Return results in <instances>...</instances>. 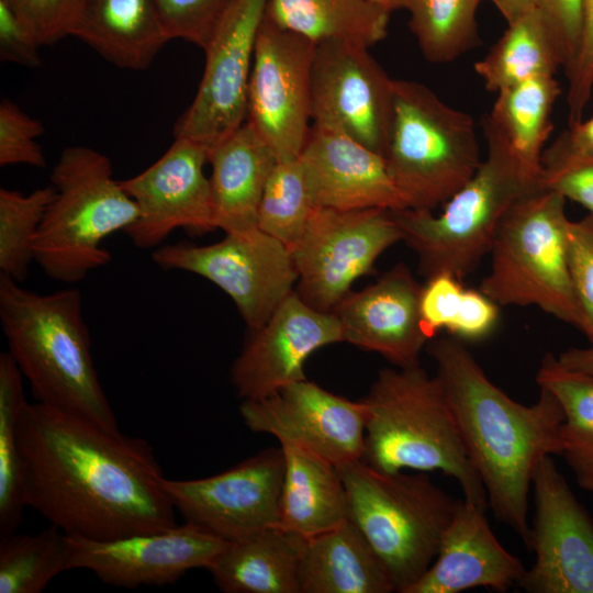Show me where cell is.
Instances as JSON below:
<instances>
[{
	"label": "cell",
	"instance_id": "obj_1",
	"mask_svg": "<svg viewBox=\"0 0 593 593\" xmlns=\"http://www.w3.org/2000/svg\"><path fill=\"white\" fill-rule=\"evenodd\" d=\"M16 430L24 502L65 534L108 540L178 525L145 439L40 402Z\"/></svg>",
	"mask_w": 593,
	"mask_h": 593
},
{
	"label": "cell",
	"instance_id": "obj_2",
	"mask_svg": "<svg viewBox=\"0 0 593 593\" xmlns=\"http://www.w3.org/2000/svg\"><path fill=\"white\" fill-rule=\"evenodd\" d=\"M426 349L482 480L488 506L527 547L535 469L544 457L561 455L564 414L559 401L544 388L532 405L513 400L486 377L465 343L450 335L432 338Z\"/></svg>",
	"mask_w": 593,
	"mask_h": 593
},
{
	"label": "cell",
	"instance_id": "obj_3",
	"mask_svg": "<svg viewBox=\"0 0 593 593\" xmlns=\"http://www.w3.org/2000/svg\"><path fill=\"white\" fill-rule=\"evenodd\" d=\"M0 322L37 402L120 430L96 370L78 289L37 293L0 273Z\"/></svg>",
	"mask_w": 593,
	"mask_h": 593
},
{
	"label": "cell",
	"instance_id": "obj_4",
	"mask_svg": "<svg viewBox=\"0 0 593 593\" xmlns=\"http://www.w3.org/2000/svg\"><path fill=\"white\" fill-rule=\"evenodd\" d=\"M365 406L361 460L381 472L439 470L458 481L463 499L488 507L443 385L421 365L379 371Z\"/></svg>",
	"mask_w": 593,
	"mask_h": 593
},
{
	"label": "cell",
	"instance_id": "obj_5",
	"mask_svg": "<svg viewBox=\"0 0 593 593\" xmlns=\"http://www.w3.org/2000/svg\"><path fill=\"white\" fill-rule=\"evenodd\" d=\"M55 197L34 243V261L51 279L75 284L112 257L105 238L125 232L138 208L114 179L111 160L88 146L66 147L51 172Z\"/></svg>",
	"mask_w": 593,
	"mask_h": 593
},
{
	"label": "cell",
	"instance_id": "obj_6",
	"mask_svg": "<svg viewBox=\"0 0 593 593\" xmlns=\"http://www.w3.org/2000/svg\"><path fill=\"white\" fill-rule=\"evenodd\" d=\"M488 153L473 177L438 214L412 209L393 210L402 240L415 251L418 272L426 279L448 272L462 280L490 253L496 230L512 205L542 189L511 150L483 130Z\"/></svg>",
	"mask_w": 593,
	"mask_h": 593
},
{
	"label": "cell",
	"instance_id": "obj_7",
	"mask_svg": "<svg viewBox=\"0 0 593 593\" xmlns=\"http://www.w3.org/2000/svg\"><path fill=\"white\" fill-rule=\"evenodd\" d=\"M349 519L383 562L394 592L409 593L436 558L458 499L424 471L381 472L361 459L337 466Z\"/></svg>",
	"mask_w": 593,
	"mask_h": 593
},
{
	"label": "cell",
	"instance_id": "obj_8",
	"mask_svg": "<svg viewBox=\"0 0 593 593\" xmlns=\"http://www.w3.org/2000/svg\"><path fill=\"white\" fill-rule=\"evenodd\" d=\"M564 205L561 194L545 188L516 201L496 230L491 269L479 289L500 306H537L581 331Z\"/></svg>",
	"mask_w": 593,
	"mask_h": 593
},
{
	"label": "cell",
	"instance_id": "obj_9",
	"mask_svg": "<svg viewBox=\"0 0 593 593\" xmlns=\"http://www.w3.org/2000/svg\"><path fill=\"white\" fill-rule=\"evenodd\" d=\"M393 96L388 171L409 209L434 212L482 163L474 121L417 81L393 79Z\"/></svg>",
	"mask_w": 593,
	"mask_h": 593
},
{
	"label": "cell",
	"instance_id": "obj_10",
	"mask_svg": "<svg viewBox=\"0 0 593 593\" xmlns=\"http://www.w3.org/2000/svg\"><path fill=\"white\" fill-rule=\"evenodd\" d=\"M152 259L163 270L211 281L231 298L249 331L269 320L298 281L291 250L259 228L225 233L209 245L163 244L153 250Z\"/></svg>",
	"mask_w": 593,
	"mask_h": 593
},
{
	"label": "cell",
	"instance_id": "obj_11",
	"mask_svg": "<svg viewBox=\"0 0 593 593\" xmlns=\"http://www.w3.org/2000/svg\"><path fill=\"white\" fill-rule=\"evenodd\" d=\"M402 240L391 210L316 208L291 249L295 292L310 306L332 313L353 283L372 271L378 257Z\"/></svg>",
	"mask_w": 593,
	"mask_h": 593
},
{
	"label": "cell",
	"instance_id": "obj_12",
	"mask_svg": "<svg viewBox=\"0 0 593 593\" xmlns=\"http://www.w3.org/2000/svg\"><path fill=\"white\" fill-rule=\"evenodd\" d=\"M267 0H233L206 46L197 93L177 120L174 136L208 150L247 121L248 88Z\"/></svg>",
	"mask_w": 593,
	"mask_h": 593
},
{
	"label": "cell",
	"instance_id": "obj_13",
	"mask_svg": "<svg viewBox=\"0 0 593 593\" xmlns=\"http://www.w3.org/2000/svg\"><path fill=\"white\" fill-rule=\"evenodd\" d=\"M313 125L342 133L384 157L394 118L393 79L369 48L316 43L311 72Z\"/></svg>",
	"mask_w": 593,
	"mask_h": 593
},
{
	"label": "cell",
	"instance_id": "obj_14",
	"mask_svg": "<svg viewBox=\"0 0 593 593\" xmlns=\"http://www.w3.org/2000/svg\"><path fill=\"white\" fill-rule=\"evenodd\" d=\"M316 43L262 20L248 88L247 123L278 161L299 158L311 131V72Z\"/></svg>",
	"mask_w": 593,
	"mask_h": 593
},
{
	"label": "cell",
	"instance_id": "obj_15",
	"mask_svg": "<svg viewBox=\"0 0 593 593\" xmlns=\"http://www.w3.org/2000/svg\"><path fill=\"white\" fill-rule=\"evenodd\" d=\"M284 466L281 446L270 447L221 473L164 486L184 523L231 542L277 525Z\"/></svg>",
	"mask_w": 593,
	"mask_h": 593
},
{
	"label": "cell",
	"instance_id": "obj_16",
	"mask_svg": "<svg viewBox=\"0 0 593 593\" xmlns=\"http://www.w3.org/2000/svg\"><path fill=\"white\" fill-rule=\"evenodd\" d=\"M527 548L535 560L518 582L528 593H593V519L552 456L537 465Z\"/></svg>",
	"mask_w": 593,
	"mask_h": 593
},
{
	"label": "cell",
	"instance_id": "obj_17",
	"mask_svg": "<svg viewBox=\"0 0 593 593\" xmlns=\"http://www.w3.org/2000/svg\"><path fill=\"white\" fill-rule=\"evenodd\" d=\"M209 150L176 137L171 146L142 172L120 180L138 208L124 233L141 249H155L176 230L203 235L216 230L210 178L204 174Z\"/></svg>",
	"mask_w": 593,
	"mask_h": 593
},
{
	"label": "cell",
	"instance_id": "obj_18",
	"mask_svg": "<svg viewBox=\"0 0 593 593\" xmlns=\"http://www.w3.org/2000/svg\"><path fill=\"white\" fill-rule=\"evenodd\" d=\"M239 414L254 433L275 436L338 466L361 459L365 406L307 379L257 400H243Z\"/></svg>",
	"mask_w": 593,
	"mask_h": 593
},
{
	"label": "cell",
	"instance_id": "obj_19",
	"mask_svg": "<svg viewBox=\"0 0 593 593\" xmlns=\"http://www.w3.org/2000/svg\"><path fill=\"white\" fill-rule=\"evenodd\" d=\"M68 568L85 569L118 588L165 585L191 569H209L227 541L184 523L108 540L67 535Z\"/></svg>",
	"mask_w": 593,
	"mask_h": 593
},
{
	"label": "cell",
	"instance_id": "obj_20",
	"mask_svg": "<svg viewBox=\"0 0 593 593\" xmlns=\"http://www.w3.org/2000/svg\"><path fill=\"white\" fill-rule=\"evenodd\" d=\"M249 332L230 370L242 401L266 398L306 379L307 358L320 348L344 342L336 315L310 306L295 290L261 327Z\"/></svg>",
	"mask_w": 593,
	"mask_h": 593
},
{
	"label": "cell",
	"instance_id": "obj_21",
	"mask_svg": "<svg viewBox=\"0 0 593 593\" xmlns=\"http://www.w3.org/2000/svg\"><path fill=\"white\" fill-rule=\"evenodd\" d=\"M423 286L399 262L374 283L350 291L334 309L344 342L378 353L399 368L419 365L430 340L419 311Z\"/></svg>",
	"mask_w": 593,
	"mask_h": 593
},
{
	"label": "cell",
	"instance_id": "obj_22",
	"mask_svg": "<svg viewBox=\"0 0 593 593\" xmlns=\"http://www.w3.org/2000/svg\"><path fill=\"white\" fill-rule=\"evenodd\" d=\"M300 160L317 208H407L388 171L385 158L342 133L313 125Z\"/></svg>",
	"mask_w": 593,
	"mask_h": 593
},
{
	"label": "cell",
	"instance_id": "obj_23",
	"mask_svg": "<svg viewBox=\"0 0 593 593\" xmlns=\"http://www.w3.org/2000/svg\"><path fill=\"white\" fill-rule=\"evenodd\" d=\"M485 510L458 499L435 560L409 593H459L475 588L506 592L518 584L526 569L496 539Z\"/></svg>",
	"mask_w": 593,
	"mask_h": 593
},
{
	"label": "cell",
	"instance_id": "obj_24",
	"mask_svg": "<svg viewBox=\"0 0 593 593\" xmlns=\"http://www.w3.org/2000/svg\"><path fill=\"white\" fill-rule=\"evenodd\" d=\"M277 161L247 122L209 150L216 228L224 233L258 228L259 204Z\"/></svg>",
	"mask_w": 593,
	"mask_h": 593
},
{
	"label": "cell",
	"instance_id": "obj_25",
	"mask_svg": "<svg viewBox=\"0 0 593 593\" xmlns=\"http://www.w3.org/2000/svg\"><path fill=\"white\" fill-rule=\"evenodd\" d=\"M280 446L286 466L276 526L307 539L348 519L347 493L337 466L299 446Z\"/></svg>",
	"mask_w": 593,
	"mask_h": 593
},
{
	"label": "cell",
	"instance_id": "obj_26",
	"mask_svg": "<svg viewBox=\"0 0 593 593\" xmlns=\"http://www.w3.org/2000/svg\"><path fill=\"white\" fill-rule=\"evenodd\" d=\"M306 538L271 526L227 542L208 569L224 593H300Z\"/></svg>",
	"mask_w": 593,
	"mask_h": 593
},
{
	"label": "cell",
	"instance_id": "obj_27",
	"mask_svg": "<svg viewBox=\"0 0 593 593\" xmlns=\"http://www.w3.org/2000/svg\"><path fill=\"white\" fill-rule=\"evenodd\" d=\"M391 578L351 519L306 539L300 593H390Z\"/></svg>",
	"mask_w": 593,
	"mask_h": 593
},
{
	"label": "cell",
	"instance_id": "obj_28",
	"mask_svg": "<svg viewBox=\"0 0 593 593\" xmlns=\"http://www.w3.org/2000/svg\"><path fill=\"white\" fill-rule=\"evenodd\" d=\"M71 36L131 70L149 67L169 41L155 0H87Z\"/></svg>",
	"mask_w": 593,
	"mask_h": 593
},
{
	"label": "cell",
	"instance_id": "obj_29",
	"mask_svg": "<svg viewBox=\"0 0 593 593\" xmlns=\"http://www.w3.org/2000/svg\"><path fill=\"white\" fill-rule=\"evenodd\" d=\"M561 93L555 76L528 79L497 92L482 127L493 133L533 176L541 177V155L553 130L551 114Z\"/></svg>",
	"mask_w": 593,
	"mask_h": 593
},
{
	"label": "cell",
	"instance_id": "obj_30",
	"mask_svg": "<svg viewBox=\"0 0 593 593\" xmlns=\"http://www.w3.org/2000/svg\"><path fill=\"white\" fill-rule=\"evenodd\" d=\"M390 14L367 0H267L265 19L314 43L371 47L388 34Z\"/></svg>",
	"mask_w": 593,
	"mask_h": 593
},
{
	"label": "cell",
	"instance_id": "obj_31",
	"mask_svg": "<svg viewBox=\"0 0 593 593\" xmlns=\"http://www.w3.org/2000/svg\"><path fill=\"white\" fill-rule=\"evenodd\" d=\"M536 382L559 401L564 414L560 429L561 455L578 485L593 493V376L567 369L557 357L546 354Z\"/></svg>",
	"mask_w": 593,
	"mask_h": 593
},
{
	"label": "cell",
	"instance_id": "obj_32",
	"mask_svg": "<svg viewBox=\"0 0 593 593\" xmlns=\"http://www.w3.org/2000/svg\"><path fill=\"white\" fill-rule=\"evenodd\" d=\"M561 66L553 41L535 9L507 29L473 68L491 92L532 78L555 76Z\"/></svg>",
	"mask_w": 593,
	"mask_h": 593
},
{
	"label": "cell",
	"instance_id": "obj_33",
	"mask_svg": "<svg viewBox=\"0 0 593 593\" xmlns=\"http://www.w3.org/2000/svg\"><path fill=\"white\" fill-rule=\"evenodd\" d=\"M22 373L8 351L0 355V537L20 525L26 504L18 421L27 403Z\"/></svg>",
	"mask_w": 593,
	"mask_h": 593
},
{
	"label": "cell",
	"instance_id": "obj_34",
	"mask_svg": "<svg viewBox=\"0 0 593 593\" xmlns=\"http://www.w3.org/2000/svg\"><path fill=\"white\" fill-rule=\"evenodd\" d=\"M0 593H41L68 571L66 534L51 524L35 535L0 537Z\"/></svg>",
	"mask_w": 593,
	"mask_h": 593
},
{
	"label": "cell",
	"instance_id": "obj_35",
	"mask_svg": "<svg viewBox=\"0 0 593 593\" xmlns=\"http://www.w3.org/2000/svg\"><path fill=\"white\" fill-rule=\"evenodd\" d=\"M482 0H409V26L430 63L446 64L474 48L480 40L477 9Z\"/></svg>",
	"mask_w": 593,
	"mask_h": 593
},
{
	"label": "cell",
	"instance_id": "obj_36",
	"mask_svg": "<svg viewBox=\"0 0 593 593\" xmlns=\"http://www.w3.org/2000/svg\"><path fill=\"white\" fill-rule=\"evenodd\" d=\"M316 208L300 157L277 161L261 197L257 226L291 250Z\"/></svg>",
	"mask_w": 593,
	"mask_h": 593
},
{
	"label": "cell",
	"instance_id": "obj_37",
	"mask_svg": "<svg viewBox=\"0 0 593 593\" xmlns=\"http://www.w3.org/2000/svg\"><path fill=\"white\" fill-rule=\"evenodd\" d=\"M55 188L23 194L0 189V273L22 283L34 261V243Z\"/></svg>",
	"mask_w": 593,
	"mask_h": 593
},
{
	"label": "cell",
	"instance_id": "obj_38",
	"mask_svg": "<svg viewBox=\"0 0 593 593\" xmlns=\"http://www.w3.org/2000/svg\"><path fill=\"white\" fill-rule=\"evenodd\" d=\"M233 0H155L170 40H184L202 49Z\"/></svg>",
	"mask_w": 593,
	"mask_h": 593
},
{
	"label": "cell",
	"instance_id": "obj_39",
	"mask_svg": "<svg viewBox=\"0 0 593 593\" xmlns=\"http://www.w3.org/2000/svg\"><path fill=\"white\" fill-rule=\"evenodd\" d=\"M44 133L41 121L31 118L8 99L0 102V166L46 167L36 138Z\"/></svg>",
	"mask_w": 593,
	"mask_h": 593
},
{
	"label": "cell",
	"instance_id": "obj_40",
	"mask_svg": "<svg viewBox=\"0 0 593 593\" xmlns=\"http://www.w3.org/2000/svg\"><path fill=\"white\" fill-rule=\"evenodd\" d=\"M568 257L571 280L582 315L581 333L593 343V215L570 221Z\"/></svg>",
	"mask_w": 593,
	"mask_h": 593
},
{
	"label": "cell",
	"instance_id": "obj_41",
	"mask_svg": "<svg viewBox=\"0 0 593 593\" xmlns=\"http://www.w3.org/2000/svg\"><path fill=\"white\" fill-rule=\"evenodd\" d=\"M41 45L72 35L87 0H8Z\"/></svg>",
	"mask_w": 593,
	"mask_h": 593
},
{
	"label": "cell",
	"instance_id": "obj_42",
	"mask_svg": "<svg viewBox=\"0 0 593 593\" xmlns=\"http://www.w3.org/2000/svg\"><path fill=\"white\" fill-rule=\"evenodd\" d=\"M585 0H536V10L557 48L566 74L577 58L584 19Z\"/></svg>",
	"mask_w": 593,
	"mask_h": 593
},
{
	"label": "cell",
	"instance_id": "obj_43",
	"mask_svg": "<svg viewBox=\"0 0 593 593\" xmlns=\"http://www.w3.org/2000/svg\"><path fill=\"white\" fill-rule=\"evenodd\" d=\"M545 189L570 199L593 215V157H563L541 161Z\"/></svg>",
	"mask_w": 593,
	"mask_h": 593
},
{
	"label": "cell",
	"instance_id": "obj_44",
	"mask_svg": "<svg viewBox=\"0 0 593 593\" xmlns=\"http://www.w3.org/2000/svg\"><path fill=\"white\" fill-rule=\"evenodd\" d=\"M465 287L461 280L448 272L426 279L422 288L419 311L424 331L429 339L440 329H448L459 310Z\"/></svg>",
	"mask_w": 593,
	"mask_h": 593
},
{
	"label": "cell",
	"instance_id": "obj_45",
	"mask_svg": "<svg viewBox=\"0 0 593 593\" xmlns=\"http://www.w3.org/2000/svg\"><path fill=\"white\" fill-rule=\"evenodd\" d=\"M568 78L567 104L569 123L582 120L593 89V0L584 2L581 43Z\"/></svg>",
	"mask_w": 593,
	"mask_h": 593
},
{
	"label": "cell",
	"instance_id": "obj_46",
	"mask_svg": "<svg viewBox=\"0 0 593 593\" xmlns=\"http://www.w3.org/2000/svg\"><path fill=\"white\" fill-rule=\"evenodd\" d=\"M500 305L480 289L465 288L457 315L448 327L450 336L461 342H479L490 336L500 317Z\"/></svg>",
	"mask_w": 593,
	"mask_h": 593
},
{
	"label": "cell",
	"instance_id": "obj_47",
	"mask_svg": "<svg viewBox=\"0 0 593 593\" xmlns=\"http://www.w3.org/2000/svg\"><path fill=\"white\" fill-rule=\"evenodd\" d=\"M42 46L8 0H0V59L25 67L41 66Z\"/></svg>",
	"mask_w": 593,
	"mask_h": 593
},
{
	"label": "cell",
	"instance_id": "obj_48",
	"mask_svg": "<svg viewBox=\"0 0 593 593\" xmlns=\"http://www.w3.org/2000/svg\"><path fill=\"white\" fill-rule=\"evenodd\" d=\"M563 157H593V115L569 124L555 142L544 149L541 161Z\"/></svg>",
	"mask_w": 593,
	"mask_h": 593
},
{
	"label": "cell",
	"instance_id": "obj_49",
	"mask_svg": "<svg viewBox=\"0 0 593 593\" xmlns=\"http://www.w3.org/2000/svg\"><path fill=\"white\" fill-rule=\"evenodd\" d=\"M558 362L571 370L593 376V343L588 347H571L559 354Z\"/></svg>",
	"mask_w": 593,
	"mask_h": 593
},
{
	"label": "cell",
	"instance_id": "obj_50",
	"mask_svg": "<svg viewBox=\"0 0 593 593\" xmlns=\"http://www.w3.org/2000/svg\"><path fill=\"white\" fill-rule=\"evenodd\" d=\"M511 24L536 9V0H489Z\"/></svg>",
	"mask_w": 593,
	"mask_h": 593
},
{
	"label": "cell",
	"instance_id": "obj_51",
	"mask_svg": "<svg viewBox=\"0 0 593 593\" xmlns=\"http://www.w3.org/2000/svg\"><path fill=\"white\" fill-rule=\"evenodd\" d=\"M372 5L391 14L399 9H405L409 0H367Z\"/></svg>",
	"mask_w": 593,
	"mask_h": 593
}]
</instances>
